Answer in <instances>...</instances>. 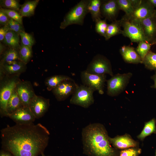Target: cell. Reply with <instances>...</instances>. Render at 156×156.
<instances>
[{
  "mask_svg": "<svg viewBox=\"0 0 156 156\" xmlns=\"http://www.w3.org/2000/svg\"><path fill=\"white\" fill-rule=\"evenodd\" d=\"M0 7L19 12L21 5L17 0H1Z\"/></svg>",
  "mask_w": 156,
  "mask_h": 156,
  "instance_id": "4dcf8cb0",
  "label": "cell"
},
{
  "mask_svg": "<svg viewBox=\"0 0 156 156\" xmlns=\"http://www.w3.org/2000/svg\"><path fill=\"white\" fill-rule=\"evenodd\" d=\"M7 25L10 30L13 31L18 34L21 32L25 31L23 25L11 18H10Z\"/></svg>",
  "mask_w": 156,
  "mask_h": 156,
  "instance_id": "d590c367",
  "label": "cell"
},
{
  "mask_svg": "<svg viewBox=\"0 0 156 156\" xmlns=\"http://www.w3.org/2000/svg\"><path fill=\"white\" fill-rule=\"evenodd\" d=\"M120 20H115L108 24L105 36V38L107 40L111 37L116 35L122 33Z\"/></svg>",
  "mask_w": 156,
  "mask_h": 156,
  "instance_id": "4316f807",
  "label": "cell"
},
{
  "mask_svg": "<svg viewBox=\"0 0 156 156\" xmlns=\"http://www.w3.org/2000/svg\"><path fill=\"white\" fill-rule=\"evenodd\" d=\"M5 45H3L0 42V55L5 51L7 49Z\"/></svg>",
  "mask_w": 156,
  "mask_h": 156,
  "instance_id": "60d3db41",
  "label": "cell"
},
{
  "mask_svg": "<svg viewBox=\"0 0 156 156\" xmlns=\"http://www.w3.org/2000/svg\"><path fill=\"white\" fill-rule=\"evenodd\" d=\"M41 156H45L43 154V153H42L41 154Z\"/></svg>",
  "mask_w": 156,
  "mask_h": 156,
  "instance_id": "bcb514c9",
  "label": "cell"
},
{
  "mask_svg": "<svg viewBox=\"0 0 156 156\" xmlns=\"http://www.w3.org/2000/svg\"><path fill=\"white\" fill-rule=\"evenodd\" d=\"M20 60L18 50L8 47L0 55V64H10Z\"/></svg>",
  "mask_w": 156,
  "mask_h": 156,
  "instance_id": "ffe728a7",
  "label": "cell"
},
{
  "mask_svg": "<svg viewBox=\"0 0 156 156\" xmlns=\"http://www.w3.org/2000/svg\"><path fill=\"white\" fill-rule=\"evenodd\" d=\"M18 51L21 61L27 65L32 57V47L25 46L21 44Z\"/></svg>",
  "mask_w": 156,
  "mask_h": 156,
  "instance_id": "83f0119b",
  "label": "cell"
},
{
  "mask_svg": "<svg viewBox=\"0 0 156 156\" xmlns=\"http://www.w3.org/2000/svg\"><path fill=\"white\" fill-rule=\"evenodd\" d=\"M119 10L116 0L102 1L101 13L106 20L112 22L116 20Z\"/></svg>",
  "mask_w": 156,
  "mask_h": 156,
  "instance_id": "2e32d148",
  "label": "cell"
},
{
  "mask_svg": "<svg viewBox=\"0 0 156 156\" xmlns=\"http://www.w3.org/2000/svg\"><path fill=\"white\" fill-rule=\"evenodd\" d=\"M155 9L148 1L141 0L140 3L133 8L132 14L128 16L123 17L129 21L138 24L142 20L154 15Z\"/></svg>",
  "mask_w": 156,
  "mask_h": 156,
  "instance_id": "ba28073f",
  "label": "cell"
},
{
  "mask_svg": "<svg viewBox=\"0 0 156 156\" xmlns=\"http://www.w3.org/2000/svg\"><path fill=\"white\" fill-rule=\"evenodd\" d=\"M116 1L120 10L125 13V16H128L132 14L133 8L130 0H116Z\"/></svg>",
  "mask_w": 156,
  "mask_h": 156,
  "instance_id": "1f68e13d",
  "label": "cell"
},
{
  "mask_svg": "<svg viewBox=\"0 0 156 156\" xmlns=\"http://www.w3.org/2000/svg\"><path fill=\"white\" fill-rule=\"evenodd\" d=\"M120 52L123 60L126 63L133 64L142 63V60L134 48L132 47L124 45L120 49Z\"/></svg>",
  "mask_w": 156,
  "mask_h": 156,
  "instance_id": "d6986e66",
  "label": "cell"
},
{
  "mask_svg": "<svg viewBox=\"0 0 156 156\" xmlns=\"http://www.w3.org/2000/svg\"><path fill=\"white\" fill-rule=\"evenodd\" d=\"M132 74L130 72L114 75L107 81V94L111 96H116L125 89Z\"/></svg>",
  "mask_w": 156,
  "mask_h": 156,
  "instance_id": "5b68a950",
  "label": "cell"
},
{
  "mask_svg": "<svg viewBox=\"0 0 156 156\" xmlns=\"http://www.w3.org/2000/svg\"><path fill=\"white\" fill-rule=\"evenodd\" d=\"M145 67L156 72V53L150 51L142 61Z\"/></svg>",
  "mask_w": 156,
  "mask_h": 156,
  "instance_id": "f1b7e54d",
  "label": "cell"
},
{
  "mask_svg": "<svg viewBox=\"0 0 156 156\" xmlns=\"http://www.w3.org/2000/svg\"><path fill=\"white\" fill-rule=\"evenodd\" d=\"M156 120L153 118L145 123L144 128L137 138L143 141L147 136L153 133L156 134Z\"/></svg>",
  "mask_w": 156,
  "mask_h": 156,
  "instance_id": "484cf974",
  "label": "cell"
},
{
  "mask_svg": "<svg viewBox=\"0 0 156 156\" xmlns=\"http://www.w3.org/2000/svg\"><path fill=\"white\" fill-rule=\"evenodd\" d=\"M19 34L21 38V44L31 47L34 44L35 40L31 34L23 31L20 32Z\"/></svg>",
  "mask_w": 156,
  "mask_h": 156,
  "instance_id": "d6a6232c",
  "label": "cell"
},
{
  "mask_svg": "<svg viewBox=\"0 0 156 156\" xmlns=\"http://www.w3.org/2000/svg\"><path fill=\"white\" fill-rule=\"evenodd\" d=\"M123 27L122 34L128 38L132 42L139 43L147 41L139 25L135 23L124 17L120 20Z\"/></svg>",
  "mask_w": 156,
  "mask_h": 156,
  "instance_id": "9c48e42d",
  "label": "cell"
},
{
  "mask_svg": "<svg viewBox=\"0 0 156 156\" xmlns=\"http://www.w3.org/2000/svg\"><path fill=\"white\" fill-rule=\"evenodd\" d=\"M15 89L24 106L29 107L31 100L36 95L31 83L28 81L21 80Z\"/></svg>",
  "mask_w": 156,
  "mask_h": 156,
  "instance_id": "8fae6325",
  "label": "cell"
},
{
  "mask_svg": "<svg viewBox=\"0 0 156 156\" xmlns=\"http://www.w3.org/2000/svg\"><path fill=\"white\" fill-rule=\"evenodd\" d=\"M153 44H155L156 45V38H155V40H154L153 43Z\"/></svg>",
  "mask_w": 156,
  "mask_h": 156,
  "instance_id": "ee69618b",
  "label": "cell"
},
{
  "mask_svg": "<svg viewBox=\"0 0 156 156\" xmlns=\"http://www.w3.org/2000/svg\"><path fill=\"white\" fill-rule=\"evenodd\" d=\"M49 99L36 95L31 100L29 106L36 119L43 116L50 106Z\"/></svg>",
  "mask_w": 156,
  "mask_h": 156,
  "instance_id": "4fadbf2b",
  "label": "cell"
},
{
  "mask_svg": "<svg viewBox=\"0 0 156 156\" xmlns=\"http://www.w3.org/2000/svg\"><path fill=\"white\" fill-rule=\"evenodd\" d=\"M102 0H89L88 5V13H90L92 18L95 22L102 18L101 11Z\"/></svg>",
  "mask_w": 156,
  "mask_h": 156,
  "instance_id": "cb8c5ba5",
  "label": "cell"
},
{
  "mask_svg": "<svg viewBox=\"0 0 156 156\" xmlns=\"http://www.w3.org/2000/svg\"><path fill=\"white\" fill-rule=\"evenodd\" d=\"M94 91L92 89L83 85H78L72 95L70 103L88 108L94 103L93 94Z\"/></svg>",
  "mask_w": 156,
  "mask_h": 156,
  "instance_id": "8992f818",
  "label": "cell"
},
{
  "mask_svg": "<svg viewBox=\"0 0 156 156\" xmlns=\"http://www.w3.org/2000/svg\"><path fill=\"white\" fill-rule=\"evenodd\" d=\"M39 0L27 1L21 5L19 12L23 17H29L34 15Z\"/></svg>",
  "mask_w": 156,
  "mask_h": 156,
  "instance_id": "d4e9b609",
  "label": "cell"
},
{
  "mask_svg": "<svg viewBox=\"0 0 156 156\" xmlns=\"http://www.w3.org/2000/svg\"><path fill=\"white\" fill-rule=\"evenodd\" d=\"M23 106L24 105L15 89L8 102L6 110L8 117Z\"/></svg>",
  "mask_w": 156,
  "mask_h": 156,
  "instance_id": "44dd1931",
  "label": "cell"
},
{
  "mask_svg": "<svg viewBox=\"0 0 156 156\" xmlns=\"http://www.w3.org/2000/svg\"><path fill=\"white\" fill-rule=\"evenodd\" d=\"M155 156H156V150H155Z\"/></svg>",
  "mask_w": 156,
  "mask_h": 156,
  "instance_id": "7dc6e473",
  "label": "cell"
},
{
  "mask_svg": "<svg viewBox=\"0 0 156 156\" xmlns=\"http://www.w3.org/2000/svg\"><path fill=\"white\" fill-rule=\"evenodd\" d=\"M10 18L5 13L0 10V24L1 26L7 25Z\"/></svg>",
  "mask_w": 156,
  "mask_h": 156,
  "instance_id": "74e56055",
  "label": "cell"
},
{
  "mask_svg": "<svg viewBox=\"0 0 156 156\" xmlns=\"http://www.w3.org/2000/svg\"><path fill=\"white\" fill-rule=\"evenodd\" d=\"M109 140L110 144L113 146L120 149L134 147L137 146L138 143L127 134L117 136L113 138L109 137Z\"/></svg>",
  "mask_w": 156,
  "mask_h": 156,
  "instance_id": "ac0fdd59",
  "label": "cell"
},
{
  "mask_svg": "<svg viewBox=\"0 0 156 156\" xmlns=\"http://www.w3.org/2000/svg\"><path fill=\"white\" fill-rule=\"evenodd\" d=\"M10 30L7 25L2 26L0 28V41L2 42L7 32Z\"/></svg>",
  "mask_w": 156,
  "mask_h": 156,
  "instance_id": "f35d334b",
  "label": "cell"
},
{
  "mask_svg": "<svg viewBox=\"0 0 156 156\" xmlns=\"http://www.w3.org/2000/svg\"><path fill=\"white\" fill-rule=\"evenodd\" d=\"M9 117L16 124L20 125L32 123L36 119L29 107L24 106L18 109Z\"/></svg>",
  "mask_w": 156,
  "mask_h": 156,
  "instance_id": "9a60e30c",
  "label": "cell"
},
{
  "mask_svg": "<svg viewBox=\"0 0 156 156\" xmlns=\"http://www.w3.org/2000/svg\"><path fill=\"white\" fill-rule=\"evenodd\" d=\"M151 44L146 41H142L138 43V46L135 49L137 53L142 60L144 59L148 53L150 51Z\"/></svg>",
  "mask_w": 156,
  "mask_h": 156,
  "instance_id": "f546056e",
  "label": "cell"
},
{
  "mask_svg": "<svg viewBox=\"0 0 156 156\" xmlns=\"http://www.w3.org/2000/svg\"><path fill=\"white\" fill-rule=\"evenodd\" d=\"M26 69V64L21 60L15 61L10 64H0V71L5 76H19Z\"/></svg>",
  "mask_w": 156,
  "mask_h": 156,
  "instance_id": "e0dca14e",
  "label": "cell"
},
{
  "mask_svg": "<svg viewBox=\"0 0 156 156\" xmlns=\"http://www.w3.org/2000/svg\"><path fill=\"white\" fill-rule=\"evenodd\" d=\"M67 80L74 81L70 77L63 75H56L47 77L45 81L47 89L52 90L63 82Z\"/></svg>",
  "mask_w": 156,
  "mask_h": 156,
  "instance_id": "603a6c76",
  "label": "cell"
},
{
  "mask_svg": "<svg viewBox=\"0 0 156 156\" xmlns=\"http://www.w3.org/2000/svg\"><path fill=\"white\" fill-rule=\"evenodd\" d=\"M0 10L6 14L10 18L15 21L23 25V16L19 12L13 10L0 7Z\"/></svg>",
  "mask_w": 156,
  "mask_h": 156,
  "instance_id": "e575fe53",
  "label": "cell"
},
{
  "mask_svg": "<svg viewBox=\"0 0 156 156\" xmlns=\"http://www.w3.org/2000/svg\"><path fill=\"white\" fill-rule=\"evenodd\" d=\"M85 70L91 74H107L112 77L114 75L110 61L105 56L99 54L93 57Z\"/></svg>",
  "mask_w": 156,
  "mask_h": 156,
  "instance_id": "52a82bcc",
  "label": "cell"
},
{
  "mask_svg": "<svg viewBox=\"0 0 156 156\" xmlns=\"http://www.w3.org/2000/svg\"><path fill=\"white\" fill-rule=\"evenodd\" d=\"M140 149L131 148L121 151L120 156H138L141 153Z\"/></svg>",
  "mask_w": 156,
  "mask_h": 156,
  "instance_id": "8d00e7d4",
  "label": "cell"
},
{
  "mask_svg": "<svg viewBox=\"0 0 156 156\" xmlns=\"http://www.w3.org/2000/svg\"><path fill=\"white\" fill-rule=\"evenodd\" d=\"M148 1L154 7L156 10V0H148Z\"/></svg>",
  "mask_w": 156,
  "mask_h": 156,
  "instance_id": "7bdbcfd3",
  "label": "cell"
},
{
  "mask_svg": "<svg viewBox=\"0 0 156 156\" xmlns=\"http://www.w3.org/2000/svg\"><path fill=\"white\" fill-rule=\"evenodd\" d=\"M50 135L40 123L7 125L1 130L2 148L14 156H38L47 146Z\"/></svg>",
  "mask_w": 156,
  "mask_h": 156,
  "instance_id": "6da1fadb",
  "label": "cell"
},
{
  "mask_svg": "<svg viewBox=\"0 0 156 156\" xmlns=\"http://www.w3.org/2000/svg\"><path fill=\"white\" fill-rule=\"evenodd\" d=\"M2 42L8 47L19 50L21 45L19 35L13 31L9 30Z\"/></svg>",
  "mask_w": 156,
  "mask_h": 156,
  "instance_id": "7402d4cb",
  "label": "cell"
},
{
  "mask_svg": "<svg viewBox=\"0 0 156 156\" xmlns=\"http://www.w3.org/2000/svg\"><path fill=\"white\" fill-rule=\"evenodd\" d=\"M83 147L94 156H114V152L110 145L107 132L102 125L90 124L82 131Z\"/></svg>",
  "mask_w": 156,
  "mask_h": 156,
  "instance_id": "7a4b0ae2",
  "label": "cell"
},
{
  "mask_svg": "<svg viewBox=\"0 0 156 156\" xmlns=\"http://www.w3.org/2000/svg\"><path fill=\"white\" fill-rule=\"evenodd\" d=\"M154 16L155 18L156 21V10H155V12L154 14Z\"/></svg>",
  "mask_w": 156,
  "mask_h": 156,
  "instance_id": "f6af8a7d",
  "label": "cell"
},
{
  "mask_svg": "<svg viewBox=\"0 0 156 156\" xmlns=\"http://www.w3.org/2000/svg\"><path fill=\"white\" fill-rule=\"evenodd\" d=\"M137 24L140 25L147 42L153 45L156 38V21L154 15L142 20Z\"/></svg>",
  "mask_w": 156,
  "mask_h": 156,
  "instance_id": "5bb4252c",
  "label": "cell"
},
{
  "mask_svg": "<svg viewBox=\"0 0 156 156\" xmlns=\"http://www.w3.org/2000/svg\"><path fill=\"white\" fill-rule=\"evenodd\" d=\"M89 1L88 0H81L72 8L64 16L60 28L64 29L73 24L82 25L85 16L88 13V7Z\"/></svg>",
  "mask_w": 156,
  "mask_h": 156,
  "instance_id": "277c9868",
  "label": "cell"
},
{
  "mask_svg": "<svg viewBox=\"0 0 156 156\" xmlns=\"http://www.w3.org/2000/svg\"><path fill=\"white\" fill-rule=\"evenodd\" d=\"M78 86L74 81H66L51 91L57 101H62L72 95Z\"/></svg>",
  "mask_w": 156,
  "mask_h": 156,
  "instance_id": "7c38bea8",
  "label": "cell"
},
{
  "mask_svg": "<svg viewBox=\"0 0 156 156\" xmlns=\"http://www.w3.org/2000/svg\"><path fill=\"white\" fill-rule=\"evenodd\" d=\"M20 81L19 76H5L0 81V115L1 117H8L6 110L8 101Z\"/></svg>",
  "mask_w": 156,
  "mask_h": 156,
  "instance_id": "3957f363",
  "label": "cell"
},
{
  "mask_svg": "<svg viewBox=\"0 0 156 156\" xmlns=\"http://www.w3.org/2000/svg\"><path fill=\"white\" fill-rule=\"evenodd\" d=\"M108 24L106 20L100 19L95 22V29L96 33L105 38Z\"/></svg>",
  "mask_w": 156,
  "mask_h": 156,
  "instance_id": "836d02e7",
  "label": "cell"
},
{
  "mask_svg": "<svg viewBox=\"0 0 156 156\" xmlns=\"http://www.w3.org/2000/svg\"><path fill=\"white\" fill-rule=\"evenodd\" d=\"M0 156H14L9 151L3 150L0 151Z\"/></svg>",
  "mask_w": 156,
  "mask_h": 156,
  "instance_id": "ab89813d",
  "label": "cell"
},
{
  "mask_svg": "<svg viewBox=\"0 0 156 156\" xmlns=\"http://www.w3.org/2000/svg\"><path fill=\"white\" fill-rule=\"evenodd\" d=\"M81 78L83 85L97 91L101 94H104V88L106 81L105 75L91 74L86 70L81 74Z\"/></svg>",
  "mask_w": 156,
  "mask_h": 156,
  "instance_id": "30bf717a",
  "label": "cell"
},
{
  "mask_svg": "<svg viewBox=\"0 0 156 156\" xmlns=\"http://www.w3.org/2000/svg\"><path fill=\"white\" fill-rule=\"evenodd\" d=\"M151 78L153 80L154 84L151 86V87L155 88L156 89V72L155 74L152 76Z\"/></svg>",
  "mask_w": 156,
  "mask_h": 156,
  "instance_id": "b9f144b4",
  "label": "cell"
}]
</instances>
